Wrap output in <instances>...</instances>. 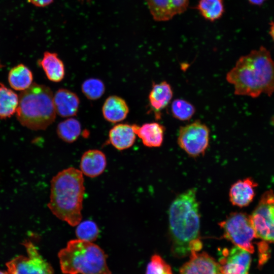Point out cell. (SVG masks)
Masks as SVG:
<instances>
[{"label": "cell", "mask_w": 274, "mask_h": 274, "mask_svg": "<svg viewBox=\"0 0 274 274\" xmlns=\"http://www.w3.org/2000/svg\"><path fill=\"white\" fill-rule=\"evenodd\" d=\"M81 1H90V0H81Z\"/></svg>", "instance_id": "34"}, {"label": "cell", "mask_w": 274, "mask_h": 274, "mask_svg": "<svg viewBox=\"0 0 274 274\" xmlns=\"http://www.w3.org/2000/svg\"><path fill=\"white\" fill-rule=\"evenodd\" d=\"M58 255L64 274H112L107 265V255L92 242L71 240Z\"/></svg>", "instance_id": "5"}, {"label": "cell", "mask_w": 274, "mask_h": 274, "mask_svg": "<svg viewBox=\"0 0 274 274\" xmlns=\"http://www.w3.org/2000/svg\"><path fill=\"white\" fill-rule=\"evenodd\" d=\"M146 274H173L170 266L159 255H153L148 263Z\"/></svg>", "instance_id": "28"}, {"label": "cell", "mask_w": 274, "mask_h": 274, "mask_svg": "<svg viewBox=\"0 0 274 274\" xmlns=\"http://www.w3.org/2000/svg\"><path fill=\"white\" fill-rule=\"evenodd\" d=\"M257 186V183L251 178L237 181L230 188V201L233 205L238 207L248 206L254 198L255 188Z\"/></svg>", "instance_id": "14"}, {"label": "cell", "mask_w": 274, "mask_h": 274, "mask_svg": "<svg viewBox=\"0 0 274 274\" xmlns=\"http://www.w3.org/2000/svg\"><path fill=\"white\" fill-rule=\"evenodd\" d=\"M196 9L206 20L211 22L220 19L225 12L223 0H199Z\"/></svg>", "instance_id": "23"}, {"label": "cell", "mask_w": 274, "mask_h": 274, "mask_svg": "<svg viewBox=\"0 0 274 274\" xmlns=\"http://www.w3.org/2000/svg\"><path fill=\"white\" fill-rule=\"evenodd\" d=\"M4 66V64L2 63V62L0 60V69L3 68Z\"/></svg>", "instance_id": "32"}, {"label": "cell", "mask_w": 274, "mask_h": 274, "mask_svg": "<svg viewBox=\"0 0 274 274\" xmlns=\"http://www.w3.org/2000/svg\"><path fill=\"white\" fill-rule=\"evenodd\" d=\"M56 131L61 140L72 143L76 141L80 135L81 125L78 120L70 117L58 124Z\"/></svg>", "instance_id": "24"}, {"label": "cell", "mask_w": 274, "mask_h": 274, "mask_svg": "<svg viewBox=\"0 0 274 274\" xmlns=\"http://www.w3.org/2000/svg\"><path fill=\"white\" fill-rule=\"evenodd\" d=\"M134 131L143 144L148 147H159L161 146L165 131L164 127L157 122L147 123L139 126L132 124Z\"/></svg>", "instance_id": "16"}, {"label": "cell", "mask_w": 274, "mask_h": 274, "mask_svg": "<svg viewBox=\"0 0 274 274\" xmlns=\"http://www.w3.org/2000/svg\"><path fill=\"white\" fill-rule=\"evenodd\" d=\"M0 274H8L7 272H3L2 271H0Z\"/></svg>", "instance_id": "33"}, {"label": "cell", "mask_w": 274, "mask_h": 274, "mask_svg": "<svg viewBox=\"0 0 274 274\" xmlns=\"http://www.w3.org/2000/svg\"><path fill=\"white\" fill-rule=\"evenodd\" d=\"M195 112L194 106L183 99H176L171 104V112L173 117L181 121L189 120Z\"/></svg>", "instance_id": "25"}, {"label": "cell", "mask_w": 274, "mask_h": 274, "mask_svg": "<svg viewBox=\"0 0 274 274\" xmlns=\"http://www.w3.org/2000/svg\"><path fill=\"white\" fill-rule=\"evenodd\" d=\"M226 79L233 86L235 95L270 96L274 92V61L269 51L261 46L240 57Z\"/></svg>", "instance_id": "2"}, {"label": "cell", "mask_w": 274, "mask_h": 274, "mask_svg": "<svg viewBox=\"0 0 274 274\" xmlns=\"http://www.w3.org/2000/svg\"><path fill=\"white\" fill-rule=\"evenodd\" d=\"M173 95L171 86L167 82L153 84L149 94V101L156 118L160 117V111L169 104Z\"/></svg>", "instance_id": "17"}, {"label": "cell", "mask_w": 274, "mask_h": 274, "mask_svg": "<svg viewBox=\"0 0 274 274\" xmlns=\"http://www.w3.org/2000/svg\"><path fill=\"white\" fill-rule=\"evenodd\" d=\"M83 175L81 170L70 167L59 172L51 181L48 208L57 218L72 226L79 224L82 218Z\"/></svg>", "instance_id": "3"}, {"label": "cell", "mask_w": 274, "mask_h": 274, "mask_svg": "<svg viewBox=\"0 0 274 274\" xmlns=\"http://www.w3.org/2000/svg\"><path fill=\"white\" fill-rule=\"evenodd\" d=\"M252 5L260 6L263 4L266 0H248Z\"/></svg>", "instance_id": "30"}, {"label": "cell", "mask_w": 274, "mask_h": 274, "mask_svg": "<svg viewBox=\"0 0 274 274\" xmlns=\"http://www.w3.org/2000/svg\"><path fill=\"white\" fill-rule=\"evenodd\" d=\"M102 113L105 120L110 123H116L126 118L129 108L124 99L117 95H111L105 101Z\"/></svg>", "instance_id": "19"}, {"label": "cell", "mask_w": 274, "mask_h": 274, "mask_svg": "<svg viewBox=\"0 0 274 274\" xmlns=\"http://www.w3.org/2000/svg\"><path fill=\"white\" fill-rule=\"evenodd\" d=\"M179 274H220L219 265L205 252L192 251L189 259L180 268Z\"/></svg>", "instance_id": "12"}, {"label": "cell", "mask_w": 274, "mask_h": 274, "mask_svg": "<svg viewBox=\"0 0 274 274\" xmlns=\"http://www.w3.org/2000/svg\"><path fill=\"white\" fill-rule=\"evenodd\" d=\"M155 21L164 22L186 11L189 0H145Z\"/></svg>", "instance_id": "11"}, {"label": "cell", "mask_w": 274, "mask_h": 274, "mask_svg": "<svg viewBox=\"0 0 274 274\" xmlns=\"http://www.w3.org/2000/svg\"><path fill=\"white\" fill-rule=\"evenodd\" d=\"M16 113L18 121L33 130H45L55 120L53 94L47 86L33 83L19 95Z\"/></svg>", "instance_id": "4"}, {"label": "cell", "mask_w": 274, "mask_h": 274, "mask_svg": "<svg viewBox=\"0 0 274 274\" xmlns=\"http://www.w3.org/2000/svg\"><path fill=\"white\" fill-rule=\"evenodd\" d=\"M53 103L56 114L62 117L69 118L77 115L80 99L74 92L60 88L53 95Z\"/></svg>", "instance_id": "13"}, {"label": "cell", "mask_w": 274, "mask_h": 274, "mask_svg": "<svg viewBox=\"0 0 274 274\" xmlns=\"http://www.w3.org/2000/svg\"><path fill=\"white\" fill-rule=\"evenodd\" d=\"M23 245L27 255L17 256L8 262V274L53 273L51 265L42 257L31 242L25 241Z\"/></svg>", "instance_id": "9"}, {"label": "cell", "mask_w": 274, "mask_h": 274, "mask_svg": "<svg viewBox=\"0 0 274 274\" xmlns=\"http://www.w3.org/2000/svg\"><path fill=\"white\" fill-rule=\"evenodd\" d=\"M250 216L256 237L274 243V193L266 191Z\"/></svg>", "instance_id": "7"}, {"label": "cell", "mask_w": 274, "mask_h": 274, "mask_svg": "<svg viewBox=\"0 0 274 274\" xmlns=\"http://www.w3.org/2000/svg\"><path fill=\"white\" fill-rule=\"evenodd\" d=\"M106 165L107 159L105 154L99 150L91 149L82 155L80 170L85 176L94 178L104 172Z\"/></svg>", "instance_id": "15"}, {"label": "cell", "mask_w": 274, "mask_h": 274, "mask_svg": "<svg viewBox=\"0 0 274 274\" xmlns=\"http://www.w3.org/2000/svg\"><path fill=\"white\" fill-rule=\"evenodd\" d=\"M33 77L31 71L25 64L19 63L9 71L8 80L11 88L22 92L31 86Z\"/></svg>", "instance_id": "21"}, {"label": "cell", "mask_w": 274, "mask_h": 274, "mask_svg": "<svg viewBox=\"0 0 274 274\" xmlns=\"http://www.w3.org/2000/svg\"><path fill=\"white\" fill-rule=\"evenodd\" d=\"M250 253L236 246L230 249H224L218 262L220 274H249Z\"/></svg>", "instance_id": "10"}, {"label": "cell", "mask_w": 274, "mask_h": 274, "mask_svg": "<svg viewBox=\"0 0 274 274\" xmlns=\"http://www.w3.org/2000/svg\"><path fill=\"white\" fill-rule=\"evenodd\" d=\"M38 63L50 81L57 83L64 78V65L57 53L50 51L45 52L42 58L38 60Z\"/></svg>", "instance_id": "20"}, {"label": "cell", "mask_w": 274, "mask_h": 274, "mask_svg": "<svg viewBox=\"0 0 274 274\" xmlns=\"http://www.w3.org/2000/svg\"><path fill=\"white\" fill-rule=\"evenodd\" d=\"M200 224L196 190L190 188L175 198L168 211L171 251L175 257L184 258L191 252H199L202 249Z\"/></svg>", "instance_id": "1"}, {"label": "cell", "mask_w": 274, "mask_h": 274, "mask_svg": "<svg viewBox=\"0 0 274 274\" xmlns=\"http://www.w3.org/2000/svg\"><path fill=\"white\" fill-rule=\"evenodd\" d=\"M269 34L274 41V21L270 24Z\"/></svg>", "instance_id": "31"}, {"label": "cell", "mask_w": 274, "mask_h": 274, "mask_svg": "<svg viewBox=\"0 0 274 274\" xmlns=\"http://www.w3.org/2000/svg\"><path fill=\"white\" fill-rule=\"evenodd\" d=\"M81 90L88 99L96 100L104 94L105 86L101 80L91 78L83 82L81 85Z\"/></svg>", "instance_id": "26"}, {"label": "cell", "mask_w": 274, "mask_h": 274, "mask_svg": "<svg viewBox=\"0 0 274 274\" xmlns=\"http://www.w3.org/2000/svg\"><path fill=\"white\" fill-rule=\"evenodd\" d=\"M136 134L132 125L120 123L114 126L109 131L110 143L116 149L123 150L131 147L135 142Z\"/></svg>", "instance_id": "18"}, {"label": "cell", "mask_w": 274, "mask_h": 274, "mask_svg": "<svg viewBox=\"0 0 274 274\" xmlns=\"http://www.w3.org/2000/svg\"><path fill=\"white\" fill-rule=\"evenodd\" d=\"M210 129L200 120L184 126L179 131L178 144L189 156L196 157L203 155L209 144Z\"/></svg>", "instance_id": "8"}, {"label": "cell", "mask_w": 274, "mask_h": 274, "mask_svg": "<svg viewBox=\"0 0 274 274\" xmlns=\"http://www.w3.org/2000/svg\"><path fill=\"white\" fill-rule=\"evenodd\" d=\"M28 2L38 7H46L53 3L54 0H28Z\"/></svg>", "instance_id": "29"}, {"label": "cell", "mask_w": 274, "mask_h": 274, "mask_svg": "<svg viewBox=\"0 0 274 274\" xmlns=\"http://www.w3.org/2000/svg\"><path fill=\"white\" fill-rule=\"evenodd\" d=\"M19 95L12 89L0 83V119L10 118L16 114Z\"/></svg>", "instance_id": "22"}, {"label": "cell", "mask_w": 274, "mask_h": 274, "mask_svg": "<svg viewBox=\"0 0 274 274\" xmlns=\"http://www.w3.org/2000/svg\"><path fill=\"white\" fill-rule=\"evenodd\" d=\"M99 233L97 225L91 220H86L77 225L76 234L78 239L92 242L96 240Z\"/></svg>", "instance_id": "27"}, {"label": "cell", "mask_w": 274, "mask_h": 274, "mask_svg": "<svg viewBox=\"0 0 274 274\" xmlns=\"http://www.w3.org/2000/svg\"><path fill=\"white\" fill-rule=\"evenodd\" d=\"M219 225L225 238L250 253L254 251L252 241L256 236L250 216L242 212H233Z\"/></svg>", "instance_id": "6"}]
</instances>
